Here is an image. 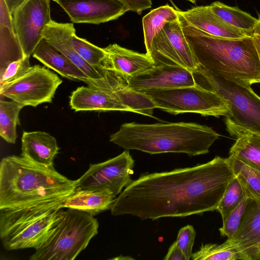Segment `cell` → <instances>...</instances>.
<instances>
[{
	"instance_id": "obj_41",
	"label": "cell",
	"mask_w": 260,
	"mask_h": 260,
	"mask_svg": "<svg viewBox=\"0 0 260 260\" xmlns=\"http://www.w3.org/2000/svg\"><path fill=\"white\" fill-rule=\"evenodd\" d=\"M187 1H189L192 3H195V2L197 0H187Z\"/></svg>"
},
{
	"instance_id": "obj_24",
	"label": "cell",
	"mask_w": 260,
	"mask_h": 260,
	"mask_svg": "<svg viewBox=\"0 0 260 260\" xmlns=\"http://www.w3.org/2000/svg\"><path fill=\"white\" fill-rule=\"evenodd\" d=\"M178 18L177 11L167 5L151 10L142 19L144 43L148 53L154 37L165 25Z\"/></svg>"
},
{
	"instance_id": "obj_11",
	"label": "cell",
	"mask_w": 260,
	"mask_h": 260,
	"mask_svg": "<svg viewBox=\"0 0 260 260\" xmlns=\"http://www.w3.org/2000/svg\"><path fill=\"white\" fill-rule=\"evenodd\" d=\"M147 54L155 66H178L194 72L198 63L178 18L167 23L154 37Z\"/></svg>"
},
{
	"instance_id": "obj_42",
	"label": "cell",
	"mask_w": 260,
	"mask_h": 260,
	"mask_svg": "<svg viewBox=\"0 0 260 260\" xmlns=\"http://www.w3.org/2000/svg\"><path fill=\"white\" fill-rule=\"evenodd\" d=\"M259 259H260V249H259Z\"/></svg>"
},
{
	"instance_id": "obj_25",
	"label": "cell",
	"mask_w": 260,
	"mask_h": 260,
	"mask_svg": "<svg viewBox=\"0 0 260 260\" xmlns=\"http://www.w3.org/2000/svg\"><path fill=\"white\" fill-rule=\"evenodd\" d=\"M191 258L193 260H250L229 239L220 244H202L199 250L193 253Z\"/></svg>"
},
{
	"instance_id": "obj_34",
	"label": "cell",
	"mask_w": 260,
	"mask_h": 260,
	"mask_svg": "<svg viewBox=\"0 0 260 260\" xmlns=\"http://www.w3.org/2000/svg\"><path fill=\"white\" fill-rule=\"evenodd\" d=\"M196 234L193 226L189 224L181 228L178 232L176 241L177 245L182 250L186 260H189L191 258Z\"/></svg>"
},
{
	"instance_id": "obj_40",
	"label": "cell",
	"mask_w": 260,
	"mask_h": 260,
	"mask_svg": "<svg viewBox=\"0 0 260 260\" xmlns=\"http://www.w3.org/2000/svg\"><path fill=\"white\" fill-rule=\"evenodd\" d=\"M258 21L253 29V34L260 36V13L258 14Z\"/></svg>"
},
{
	"instance_id": "obj_13",
	"label": "cell",
	"mask_w": 260,
	"mask_h": 260,
	"mask_svg": "<svg viewBox=\"0 0 260 260\" xmlns=\"http://www.w3.org/2000/svg\"><path fill=\"white\" fill-rule=\"evenodd\" d=\"M76 34L72 23H60L51 20L45 27L43 37L68 58L101 88L113 90L112 76L108 70H99L85 60L75 50L72 38Z\"/></svg>"
},
{
	"instance_id": "obj_30",
	"label": "cell",
	"mask_w": 260,
	"mask_h": 260,
	"mask_svg": "<svg viewBox=\"0 0 260 260\" xmlns=\"http://www.w3.org/2000/svg\"><path fill=\"white\" fill-rule=\"evenodd\" d=\"M72 42L75 50L88 63L99 70H106L103 68V62L106 57L103 48L78 37L76 34L72 36Z\"/></svg>"
},
{
	"instance_id": "obj_17",
	"label": "cell",
	"mask_w": 260,
	"mask_h": 260,
	"mask_svg": "<svg viewBox=\"0 0 260 260\" xmlns=\"http://www.w3.org/2000/svg\"><path fill=\"white\" fill-rule=\"evenodd\" d=\"M177 14L187 24L216 37L240 39L253 35L232 26L216 15L210 6H199Z\"/></svg>"
},
{
	"instance_id": "obj_2",
	"label": "cell",
	"mask_w": 260,
	"mask_h": 260,
	"mask_svg": "<svg viewBox=\"0 0 260 260\" xmlns=\"http://www.w3.org/2000/svg\"><path fill=\"white\" fill-rule=\"evenodd\" d=\"M76 189V180L61 175L54 166L13 155L1 161L0 210L63 201Z\"/></svg>"
},
{
	"instance_id": "obj_35",
	"label": "cell",
	"mask_w": 260,
	"mask_h": 260,
	"mask_svg": "<svg viewBox=\"0 0 260 260\" xmlns=\"http://www.w3.org/2000/svg\"><path fill=\"white\" fill-rule=\"evenodd\" d=\"M0 25L14 30L12 14L5 0H0Z\"/></svg>"
},
{
	"instance_id": "obj_7",
	"label": "cell",
	"mask_w": 260,
	"mask_h": 260,
	"mask_svg": "<svg viewBox=\"0 0 260 260\" xmlns=\"http://www.w3.org/2000/svg\"><path fill=\"white\" fill-rule=\"evenodd\" d=\"M193 74L198 85L214 92L226 103L229 118L234 123L260 134V97L251 85L215 74L199 66Z\"/></svg>"
},
{
	"instance_id": "obj_26",
	"label": "cell",
	"mask_w": 260,
	"mask_h": 260,
	"mask_svg": "<svg viewBox=\"0 0 260 260\" xmlns=\"http://www.w3.org/2000/svg\"><path fill=\"white\" fill-rule=\"evenodd\" d=\"M210 6L214 13L229 24L253 35L257 18L237 7H231L219 1L212 3Z\"/></svg>"
},
{
	"instance_id": "obj_27",
	"label": "cell",
	"mask_w": 260,
	"mask_h": 260,
	"mask_svg": "<svg viewBox=\"0 0 260 260\" xmlns=\"http://www.w3.org/2000/svg\"><path fill=\"white\" fill-rule=\"evenodd\" d=\"M24 107L12 100H0V136L9 143L16 142V127L20 124L19 115Z\"/></svg>"
},
{
	"instance_id": "obj_31",
	"label": "cell",
	"mask_w": 260,
	"mask_h": 260,
	"mask_svg": "<svg viewBox=\"0 0 260 260\" xmlns=\"http://www.w3.org/2000/svg\"><path fill=\"white\" fill-rule=\"evenodd\" d=\"M246 196L245 191L236 177L228 186L216 210L220 214L223 222Z\"/></svg>"
},
{
	"instance_id": "obj_14",
	"label": "cell",
	"mask_w": 260,
	"mask_h": 260,
	"mask_svg": "<svg viewBox=\"0 0 260 260\" xmlns=\"http://www.w3.org/2000/svg\"><path fill=\"white\" fill-rule=\"evenodd\" d=\"M56 3L76 23L99 24L117 19L129 11L119 0H58Z\"/></svg>"
},
{
	"instance_id": "obj_20",
	"label": "cell",
	"mask_w": 260,
	"mask_h": 260,
	"mask_svg": "<svg viewBox=\"0 0 260 260\" xmlns=\"http://www.w3.org/2000/svg\"><path fill=\"white\" fill-rule=\"evenodd\" d=\"M32 55L45 66L57 72L63 77L76 81H82L89 86L102 89L68 58L44 38L36 47Z\"/></svg>"
},
{
	"instance_id": "obj_5",
	"label": "cell",
	"mask_w": 260,
	"mask_h": 260,
	"mask_svg": "<svg viewBox=\"0 0 260 260\" xmlns=\"http://www.w3.org/2000/svg\"><path fill=\"white\" fill-rule=\"evenodd\" d=\"M63 201L0 210V237L4 248L36 249L52 235L62 217Z\"/></svg>"
},
{
	"instance_id": "obj_19",
	"label": "cell",
	"mask_w": 260,
	"mask_h": 260,
	"mask_svg": "<svg viewBox=\"0 0 260 260\" xmlns=\"http://www.w3.org/2000/svg\"><path fill=\"white\" fill-rule=\"evenodd\" d=\"M70 106L75 111L131 112L120 102L113 90L89 86L79 87L72 92L70 96Z\"/></svg>"
},
{
	"instance_id": "obj_29",
	"label": "cell",
	"mask_w": 260,
	"mask_h": 260,
	"mask_svg": "<svg viewBox=\"0 0 260 260\" xmlns=\"http://www.w3.org/2000/svg\"><path fill=\"white\" fill-rule=\"evenodd\" d=\"M24 56L14 30L0 25V70Z\"/></svg>"
},
{
	"instance_id": "obj_21",
	"label": "cell",
	"mask_w": 260,
	"mask_h": 260,
	"mask_svg": "<svg viewBox=\"0 0 260 260\" xmlns=\"http://www.w3.org/2000/svg\"><path fill=\"white\" fill-rule=\"evenodd\" d=\"M225 123L228 133L236 140L229 156L260 171V134L237 125L228 117Z\"/></svg>"
},
{
	"instance_id": "obj_3",
	"label": "cell",
	"mask_w": 260,
	"mask_h": 260,
	"mask_svg": "<svg viewBox=\"0 0 260 260\" xmlns=\"http://www.w3.org/2000/svg\"><path fill=\"white\" fill-rule=\"evenodd\" d=\"M219 135L212 127L193 122L122 124L110 141L125 150L150 154L182 153L205 154Z\"/></svg>"
},
{
	"instance_id": "obj_6",
	"label": "cell",
	"mask_w": 260,
	"mask_h": 260,
	"mask_svg": "<svg viewBox=\"0 0 260 260\" xmlns=\"http://www.w3.org/2000/svg\"><path fill=\"white\" fill-rule=\"evenodd\" d=\"M99 224L94 216L67 208L55 230L30 256V260H73L98 234Z\"/></svg>"
},
{
	"instance_id": "obj_36",
	"label": "cell",
	"mask_w": 260,
	"mask_h": 260,
	"mask_svg": "<svg viewBox=\"0 0 260 260\" xmlns=\"http://www.w3.org/2000/svg\"><path fill=\"white\" fill-rule=\"evenodd\" d=\"M164 260H186V258L180 248L175 241L171 245L168 252L163 258Z\"/></svg>"
},
{
	"instance_id": "obj_32",
	"label": "cell",
	"mask_w": 260,
	"mask_h": 260,
	"mask_svg": "<svg viewBox=\"0 0 260 260\" xmlns=\"http://www.w3.org/2000/svg\"><path fill=\"white\" fill-rule=\"evenodd\" d=\"M249 199L246 195L238 206L222 222V226L219 229L221 236H226L230 239L234 238L240 226Z\"/></svg>"
},
{
	"instance_id": "obj_33",
	"label": "cell",
	"mask_w": 260,
	"mask_h": 260,
	"mask_svg": "<svg viewBox=\"0 0 260 260\" xmlns=\"http://www.w3.org/2000/svg\"><path fill=\"white\" fill-rule=\"evenodd\" d=\"M29 58L30 56H24L0 70V86L16 80L28 71L32 67Z\"/></svg>"
},
{
	"instance_id": "obj_1",
	"label": "cell",
	"mask_w": 260,
	"mask_h": 260,
	"mask_svg": "<svg viewBox=\"0 0 260 260\" xmlns=\"http://www.w3.org/2000/svg\"><path fill=\"white\" fill-rule=\"evenodd\" d=\"M235 177L228 158L219 156L193 167L142 174L116 197L111 213L154 220L213 211Z\"/></svg>"
},
{
	"instance_id": "obj_43",
	"label": "cell",
	"mask_w": 260,
	"mask_h": 260,
	"mask_svg": "<svg viewBox=\"0 0 260 260\" xmlns=\"http://www.w3.org/2000/svg\"><path fill=\"white\" fill-rule=\"evenodd\" d=\"M52 1H54V2H57V1H58V0H52Z\"/></svg>"
},
{
	"instance_id": "obj_10",
	"label": "cell",
	"mask_w": 260,
	"mask_h": 260,
	"mask_svg": "<svg viewBox=\"0 0 260 260\" xmlns=\"http://www.w3.org/2000/svg\"><path fill=\"white\" fill-rule=\"evenodd\" d=\"M135 160L128 150L105 161L90 164L88 169L76 180L77 189L105 190L115 196L132 180Z\"/></svg>"
},
{
	"instance_id": "obj_18",
	"label": "cell",
	"mask_w": 260,
	"mask_h": 260,
	"mask_svg": "<svg viewBox=\"0 0 260 260\" xmlns=\"http://www.w3.org/2000/svg\"><path fill=\"white\" fill-rule=\"evenodd\" d=\"M230 240L250 260L259 259L260 197L249 199L239 229Z\"/></svg>"
},
{
	"instance_id": "obj_23",
	"label": "cell",
	"mask_w": 260,
	"mask_h": 260,
	"mask_svg": "<svg viewBox=\"0 0 260 260\" xmlns=\"http://www.w3.org/2000/svg\"><path fill=\"white\" fill-rule=\"evenodd\" d=\"M116 198V196L108 191L76 189L61 203V207L83 211L95 216L110 210Z\"/></svg>"
},
{
	"instance_id": "obj_22",
	"label": "cell",
	"mask_w": 260,
	"mask_h": 260,
	"mask_svg": "<svg viewBox=\"0 0 260 260\" xmlns=\"http://www.w3.org/2000/svg\"><path fill=\"white\" fill-rule=\"evenodd\" d=\"M59 148L56 139L44 132H24L21 138V156L37 164L54 166Z\"/></svg>"
},
{
	"instance_id": "obj_39",
	"label": "cell",
	"mask_w": 260,
	"mask_h": 260,
	"mask_svg": "<svg viewBox=\"0 0 260 260\" xmlns=\"http://www.w3.org/2000/svg\"><path fill=\"white\" fill-rule=\"evenodd\" d=\"M124 4L126 5V6L129 9H132L135 7L139 3L140 0H119Z\"/></svg>"
},
{
	"instance_id": "obj_4",
	"label": "cell",
	"mask_w": 260,
	"mask_h": 260,
	"mask_svg": "<svg viewBox=\"0 0 260 260\" xmlns=\"http://www.w3.org/2000/svg\"><path fill=\"white\" fill-rule=\"evenodd\" d=\"M178 18L198 66L250 85L260 83V63L252 37H216L189 25L179 15Z\"/></svg>"
},
{
	"instance_id": "obj_12",
	"label": "cell",
	"mask_w": 260,
	"mask_h": 260,
	"mask_svg": "<svg viewBox=\"0 0 260 260\" xmlns=\"http://www.w3.org/2000/svg\"><path fill=\"white\" fill-rule=\"evenodd\" d=\"M14 30L24 56H30L52 20L50 0H25L12 13Z\"/></svg>"
},
{
	"instance_id": "obj_38",
	"label": "cell",
	"mask_w": 260,
	"mask_h": 260,
	"mask_svg": "<svg viewBox=\"0 0 260 260\" xmlns=\"http://www.w3.org/2000/svg\"><path fill=\"white\" fill-rule=\"evenodd\" d=\"M252 38L257 53L260 63V36L256 34H253Z\"/></svg>"
},
{
	"instance_id": "obj_8",
	"label": "cell",
	"mask_w": 260,
	"mask_h": 260,
	"mask_svg": "<svg viewBox=\"0 0 260 260\" xmlns=\"http://www.w3.org/2000/svg\"><path fill=\"white\" fill-rule=\"evenodd\" d=\"M140 92L148 96L156 108L172 114L194 113L204 116H231L230 110L221 98L198 85Z\"/></svg>"
},
{
	"instance_id": "obj_28",
	"label": "cell",
	"mask_w": 260,
	"mask_h": 260,
	"mask_svg": "<svg viewBox=\"0 0 260 260\" xmlns=\"http://www.w3.org/2000/svg\"><path fill=\"white\" fill-rule=\"evenodd\" d=\"M228 158L245 194L249 199L260 197V171L232 156Z\"/></svg>"
},
{
	"instance_id": "obj_9",
	"label": "cell",
	"mask_w": 260,
	"mask_h": 260,
	"mask_svg": "<svg viewBox=\"0 0 260 260\" xmlns=\"http://www.w3.org/2000/svg\"><path fill=\"white\" fill-rule=\"evenodd\" d=\"M62 81L54 72L39 64L24 75L0 86V95L24 106L51 103Z\"/></svg>"
},
{
	"instance_id": "obj_37",
	"label": "cell",
	"mask_w": 260,
	"mask_h": 260,
	"mask_svg": "<svg viewBox=\"0 0 260 260\" xmlns=\"http://www.w3.org/2000/svg\"><path fill=\"white\" fill-rule=\"evenodd\" d=\"M10 12L13 13L14 11L25 0H5Z\"/></svg>"
},
{
	"instance_id": "obj_16",
	"label": "cell",
	"mask_w": 260,
	"mask_h": 260,
	"mask_svg": "<svg viewBox=\"0 0 260 260\" xmlns=\"http://www.w3.org/2000/svg\"><path fill=\"white\" fill-rule=\"evenodd\" d=\"M103 49L106 57L103 62V68L119 73L126 79L155 66L147 53H139L117 44H110Z\"/></svg>"
},
{
	"instance_id": "obj_15",
	"label": "cell",
	"mask_w": 260,
	"mask_h": 260,
	"mask_svg": "<svg viewBox=\"0 0 260 260\" xmlns=\"http://www.w3.org/2000/svg\"><path fill=\"white\" fill-rule=\"evenodd\" d=\"M126 79L129 87L138 91L198 85L193 72L182 67L165 64L155 66Z\"/></svg>"
}]
</instances>
